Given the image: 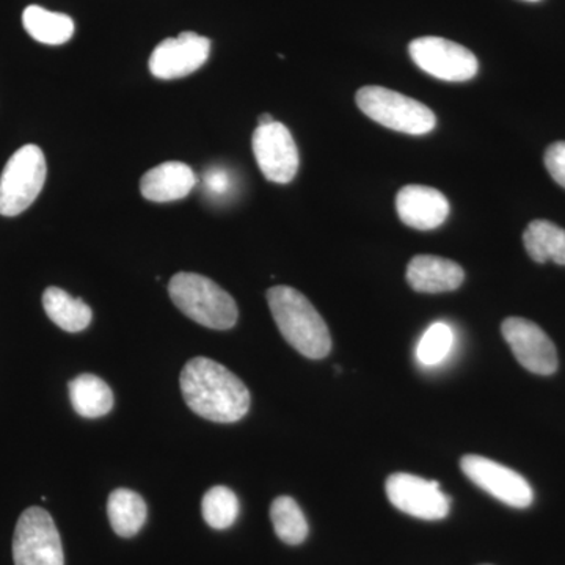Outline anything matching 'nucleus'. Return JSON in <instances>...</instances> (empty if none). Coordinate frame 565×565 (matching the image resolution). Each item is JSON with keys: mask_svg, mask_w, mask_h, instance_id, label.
I'll list each match as a JSON object with an SVG mask.
<instances>
[{"mask_svg": "<svg viewBox=\"0 0 565 565\" xmlns=\"http://www.w3.org/2000/svg\"><path fill=\"white\" fill-rule=\"evenodd\" d=\"M202 514L204 522L214 530H228L239 515V500L228 487H212L204 493Z\"/></svg>", "mask_w": 565, "mask_h": 565, "instance_id": "22", "label": "nucleus"}, {"mask_svg": "<svg viewBox=\"0 0 565 565\" xmlns=\"http://www.w3.org/2000/svg\"><path fill=\"white\" fill-rule=\"evenodd\" d=\"M253 154L266 180L288 184L299 172L300 158L292 134L282 122L258 126L253 132Z\"/></svg>", "mask_w": 565, "mask_h": 565, "instance_id": "8", "label": "nucleus"}, {"mask_svg": "<svg viewBox=\"0 0 565 565\" xmlns=\"http://www.w3.org/2000/svg\"><path fill=\"white\" fill-rule=\"evenodd\" d=\"M170 299L189 319L212 330H230L239 319L232 294L204 275L180 273L169 282Z\"/></svg>", "mask_w": 565, "mask_h": 565, "instance_id": "3", "label": "nucleus"}, {"mask_svg": "<svg viewBox=\"0 0 565 565\" xmlns=\"http://www.w3.org/2000/svg\"><path fill=\"white\" fill-rule=\"evenodd\" d=\"M195 184V173L188 163L170 161L143 174L140 192L150 202L169 203L188 196Z\"/></svg>", "mask_w": 565, "mask_h": 565, "instance_id": "14", "label": "nucleus"}, {"mask_svg": "<svg viewBox=\"0 0 565 565\" xmlns=\"http://www.w3.org/2000/svg\"><path fill=\"white\" fill-rule=\"evenodd\" d=\"M22 24L33 40L50 46H61L74 35V21L68 14L54 13L39 6L24 10Z\"/></svg>", "mask_w": 565, "mask_h": 565, "instance_id": "19", "label": "nucleus"}, {"mask_svg": "<svg viewBox=\"0 0 565 565\" xmlns=\"http://www.w3.org/2000/svg\"><path fill=\"white\" fill-rule=\"evenodd\" d=\"M47 166L36 145H24L14 152L0 174V215L14 217L29 210L46 182Z\"/></svg>", "mask_w": 565, "mask_h": 565, "instance_id": "5", "label": "nucleus"}, {"mask_svg": "<svg viewBox=\"0 0 565 565\" xmlns=\"http://www.w3.org/2000/svg\"><path fill=\"white\" fill-rule=\"evenodd\" d=\"M107 515L111 530L120 537L129 539L140 533L147 522L148 508L139 493L129 489H117L109 494Z\"/></svg>", "mask_w": 565, "mask_h": 565, "instance_id": "18", "label": "nucleus"}, {"mask_svg": "<svg viewBox=\"0 0 565 565\" xmlns=\"http://www.w3.org/2000/svg\"><path fill=\"white\" fill-rule=\"evenodd\" d=\"M408 52L418 68L440 81L465 82L478 74L479 62L473 52L455 41L422 36L412 41Z\"/></svg>", "mask_w": 565, "mask_h": 565, "instance_id": "7", "label": "nucleus"}, {"mask_svg": "<svg viewBox=\"0 0 565 565\" xmlns=\"http://www.w3.org/2000/svg\"><path fill=\"white\" fill-rule=\"evenodd\" d=\"M68 388L71 405L82 418H102L114 408V393L98 375H77L70 382Z\"/></svg>", "mask_w": 565, "mask_h": 565, "instance_id": "16", "label": "nucleus"}, {"mask_svg": "<svg viewBox=\"0 0 565 565\" xmlns=\"http://www.w3.org/2000/svg\"><path fill=\"white\" fill-rule=\"evenodd\" d=\"M275 534L288 545H300L308 535V522L302 509L291 497L275 498L270 505Z\"/></svg>", "mask_w": 565, "mask_h": 565, "instance_id": "21", "label": "nucleus"}, {"mask_svg": "<svg viewBox=\"0 0 565 565\" xmlns=\"http://www.w3.org/2000/svg\"><path fill=\"white\" fill-rule=\"evenodd\" d=\"M267 303L286 343L311 360L326 359L332 351V337L322 316L302 292L291 286L267 291Z\"/></svg>", "mask_w": 565, "mask_h": 565, "instance_id": "2", "label": "nucleus"}, {"mask_svg": "<svg viewBox=\"0 0 565 565\" xmlns=\"http://www.w3.org/2000/svg\"><path fill=\"white\" fill-rule=\"evenodd\" d=\"M210 54L211 41L206 36L182 32L177 39H167L158 44L148 66L158 79H180L202 68Z\"/></svg>", "mask_w": 565, "mask_h": 565, "instance_id": "11", "label": "nucleus"}, {"mask_svg": "<svg viewBox=\"0 0 565 565\" xmlns=\"http://www.w3.org/2000/svg\"><path fill=\"white\" fill-rule=\"evenodd\" d=\"M386 497L404 514L422 520H441L449 514L451 500L437 481L419 476L394 473L386 479Z\"/></svg>", "mask_w": 565, "mask_h": 565, "instance_id": "10", "label": "nucleus"}, {"mask_svg": "<svg viewBox=\"0 0 565 565\" xmlns=\"http://www.w3.org/2000/svg\"><path fill=\"white\" fill-rule=\"evenodd\" d=\"M526 2H539V0H526Z\"/></svg>", "mask_w": 565, "mask_h": 565, "instance_id": "27", "label": "nucleus"}, {"mask_svg": "<svg viewBox=\"0 0 565 565\" xmlns=\"http://www.w3.org/2000/svg\"><path fill=\"white\" fill-rule=\"evenodd\" d=\"M14 565H65L61 534L44 509H25L13 537Z\"/></svg>", "mask_w": 565, "mask_h": 565, "instance_id": "6", "label": "nucleus"}, {"mask_svg": "<svg viewBox=\"0 0 565 565\" xmlns=\"http://www.w3.org/2000/svg\"><path fill=\"white\" fill-rule=\"evenodd\" d=\"M463 280L462 267L440 256L418 255L407 266V281L416 292L456 291Z\"/></svg>", "mask_w": 565, "mask_h": 565, "instance_id": "15", "label": "nucleus"}, {"mask_svg": "<svg viewBox=\"0 0 565 565\" xmlns=\"http://www.w3.org/2000/svg\"><path fill=\"white\" fill-rule=\"evenodd\" d=\"M465 476L484 492L511 508L525 509L533 504L534 492L522 475L487 457L468 455L460 460Z\"/></svg>", "mask_w": 565, "mask_h": 565, "instance_id": "9", "label": "nucleus"}, {"mask_svg": "<svg viewBox=\"0 0 565 565\" xmlns=\"http://www.w3.org/2000/svg\"><path fill=\"white\" fill-rule=\"evenodd\" d=\"M501 333L525 370L539 375L556 373L555 344L537 323L523 318H508L501 326Z\"/></svg>", "mask_w": 565, "mask_h": 565, "instance_id": "12", "label": "nucleus"}, {"mask_svg": "<svg viewBox=\"0 0 565 565\" xmlns=\"http://www.w3.org/2000/svg\"><path fill=\"white\" fill-rule=\"evenodd\" d=\"M527 255L535 263L553 262L565 266V230L548 221H534L523 234Z\"/></svg>", "mask_w": 565, "mask_h": 565, "instance_id": "20", "label": "nucleus"}, {"mask_svg": "<svg viewBox=\"0 0 565 565\" xmlns=\"http://www.w3.org/2000/svg\"><path fill=\"white\" fill-rule=\"evenodd\" d=\"M396 210L405 225L427 232L438 228L448 218L449 202L437 189L411 184L397 193Z\"/></svg>", "mask_w": 565, "mask_h": 565, "instance_id": "13", "label": "nucleus"}, {"mask_svg": "<svg viewBox=\"0 0 565 565\" xmlns=\"http://www.w3.org/2000/svg\"><path fill=\"white\" fill-rule=\"evenodd\" d=\"M204 185L211 195L223 196L232 188V181L225 170L211 169L204 177Z\"/></svg>", "mask_w": 565, "mask_h": 565, "instance_id": "25", "label": "nucleus"}, {"mask_svg": "<svg viewBox=\"0 0 565 565\" xmlns=\"http://www.w3.org/2000/svg\"><path fill=\"white\" fill-rule=\"evenodd\" d=\"M545 167L553 180L565 189V141H557L545 152Z\"/></svg>", "mask_w": 565, "mask_h": 565, "instance_id": "24", "label": "nucleus"}, {"mask_svg": "<svg viewBox=\"0 0 565 565\" xmlns=\"http://www.w3.org/2000/svg\"><path fill=\"white\" fill-rule=\"evenodd\" d=\"M275 121L273 117H270L269 114H263V115H259V125L258 126H264V125H270V122Z\"/></svg>", "mask_w": 565, "mask_h": 565, "instance_id": "26", "label": "nucleus"}, {"mask_svg": "<svg viewBox=\"0 0 565 565\" xmlns=\"http://www.w3.org/2000/svg\"><path fill=\"white\" fill-rule=\"evenodd\" d=\"M455 341V330L449 323L435 322L416 345V359L423 366H437L449 355Z\"/></svg>", "mask_w": 565, "mask_h": 565, "instance_id": "23", "label": "nucleus"}, {"mask_svg": "<svg viewBox=\"0 0 565 565\" xmlns=\"http://www.w3.org/2000/svg\"><path fill=\"white\" fill-rule=\"evenodd\" d=\"M180 385L193 414L212 423H237L250 411V392L244 382L206 356H196L185 363Z\"/></svg>", "mask_w": 565, "mask_h": 565, "instance_id": "1", "label": "nucleus"}, {"mask_svg": "<svg viewBox=\"0 0 565 565\" xmlns=\"http://www.w3.org/2000/svg\"><path fill=\"white\" fill-rule=\"evenodd\" d=\"M43 308L55 326L68 333H79L90 326L93 313L79 297L51 286L43 292Z\"/></svg>", "mask_w": 565, "mask_h": 565, "instance_id": "17", "label": "nucleus"}, {"mask_svg": "<svg viewBox=\"0 0 565 565\" xmlns=\"http://www.w3.org/2000/svg\"><path fill=\"white\" fill-rule=\"evenodd\" d=\"M355 99L366 117L393 131L424 136L437 125L429 107L390 88L367 85L356 92Z\"/></svg>", "mask_w": 565, "mask_h": 565, "instance_id": "4", "label": "nucleus"}]
</instances>
